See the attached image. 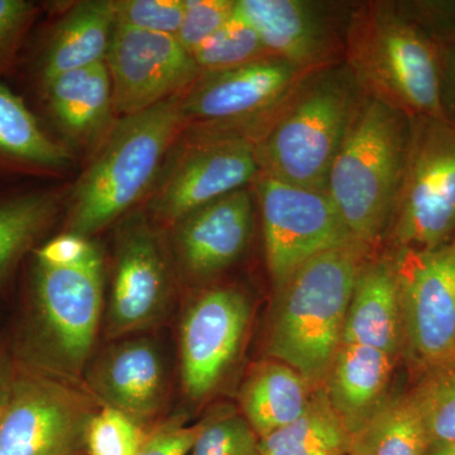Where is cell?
I'll list each match as a JSON object with an SVG mask.
<instances>
[{
  "label": "cell",
  "instance_id": "cell-1",
  "mask_svg": "<svg viewBox=\"0 0 455 455\" xmlns=\"http://www.w3.org/2000/svg\"><path fill=\"white\" fill-rule=\"evenodd\" d=\"M22 314L9 340L20 366L68 381L85 370L97 339L104 292L99 247L68 267L44 265L29 256Z\"/></svg>",
  "mask_w": 455,
  "mask_h": 455
},
{
  "label": "cell",
  "instance_id": "cell-2",
  "mask_svg": "<svg viewBox=\"0 0 455 455\" xmlns=\"http://www.w3.org/2000/svg\"><path fill=\"white\" fill-rule=\"evenodd\" d=\"M411 137V116L363 94L326 182L357 243L373 252L387 236Z\"/></svg>",
  "mask_w": 455,
  "mask_h": 455
},
{
  "label": "cell",
  "instance_id": "cell-3",
  "mask_svg": "<svg viewBox=\"0 0 455 455\" xmlns=\"http://www.w3.org/2000/svg\"><path fill=\"white\" fill-rule=\"evenodd\" d=\"M343 56L367 97L410 116L448 118L440 47L398 5H359L344 29Z\"/></svg>",
  "mask_w": 455,
  "mask_h": 455
},
{
  "label": "cell",
  "instance_id": "cell-4",
  "mask_svg": "<svg viewBox=\"0 0 455 455\" xmlns=\"http://www.w3.org/2000/svg\"><path fill=\"white\" fill-rule=\"evenodd\" d=\"M370 256L358 243L326 251L304 263L278 291L268 355L295 368L313 387L324 386L355 281Z\"/></svg>",
  "mask_w": 455,
  "mask_h": 455
},
{
  "label": "cell",
  "instance_id": "cell-5",
  "mask_svg": "<svg viewBox=\"0 0 455 455\" xmlns=\"http://www.w3.org/2000/svg\"><path fill=\"white\" fill-rule=\"evenodd\" d=\"M362 98L344 62L307 75L254 142L260 172L326 193L331 164Z\"/></svg>",
  "mask_w": 455,
  "mask_h": 455
},
{
  "label": "cell",
  "instance_id": "cell-6",
  "mask_svg": "<svg viewBox=\"0 0 455 455\" xmlns=\"http://www.w3.org/2000/svg\"><path fill=\"white\" fill-rule=\"evenodd\" d=\"M180 103L181 95L114 124L74 188L70 233L89 238L125 214L151 188L185 125Z\"/></svg>",
  "mask_w": 455,
  "mask_h": 455
},
{
  "label": "cell",
  "instance_id": "cell-7",
  "mask_svg": "<svg viewBox=\"0 0 455 455\" xmlns=\"http://www.w3.org/2000/svg\"><path fill=\"white\" fill-rule=\"evenodd\" d=\"M455 236V121L411 116L405 171L386 238L433 250Z\"/></svg>",
  "mask_w": 455,
  "mask_h": 455
},
{
  "label": "cell",
  "instance_id": "cell-8",
  "mask_svg": "<svg viewBox=\"0 0 455 455\" xmlns=\"http://www.w3.org/2000/svg\"><path fill=\"white\" fill-rule=\"evenodd\" d=\"M278 57L269 56L250 64L202 74L181 95L184 123L208 124L212 132L259 139L280 112L290 92L307 75Z\"/></svg>",
  "mask_w": 455,
  "mask_h": 455
},
{
  "label": "cell",
  "instance_id": "cell-9",
  "mask_svg": "<svg viewBox=\"0 0 455 455\" xmlns=\"http://www.w3.org/2000/svg\"><path fill=\"white\" fill-rule=\"evenodd\" d=\"M253 188L262 218L266 262L277 292L317 254L357 243L324 191L296 187L260 171Z\"/></svg>",
  "mask_w": 455,
  "mask_h": 455
},
{
  "label": "cell",
  "instance_id": "cell-10",
  "mask_svg": "<svg viewBox=\"0 0 455 455\" xmlns=\"http://www.w3.org/2000/svg\"><path fill=\"white\" fill-rule=\"evenodd\" d=\"M94 414L68 381L17 363L0 418V455H84Z\"/></svg>",
  "mask_w": 455,
  "mask_h": 455
},
{
  "label": "cell",
  "instance_id": "cell-11",
  "mask_svg": "<svg viewBox=\"0 0 455 455\" xmlns=\"http://www.w3.org/2000/svg\"><path fill=\"white\" fill-rule=\"evenodd\" d=\"M403 343L419 372L455 350V236L433 250H394Z\"/></svg>",
  "mask_w": 455,
  "mask_h": 455
},
{
  "label": "cell",
  "instance_id": "cell-12",
  "mask_svg": "<svg viewBox=\"0 0 455 455\" xmlns=\"http://www.w3.org/2000/svg\"><path fill=\"white\" fill-rule=\"evenodd\" d=\"M259 173L253 140L217 132L199 133L158 182L149 211L175 226L206 204L253 184Z\"/></svg>",
  "mask_w": 455,
  "mask_h": 455
},
{
  "label": "cell",
  "instance_id": "cell-13",
  "mask_svg": "<svg viewBox=\"0 0 455 455\" xmlns=\"http://www.w3.org/2000/svg\"><path fill=\"white\" fill-rule=\"evenodd\" d=\"M114 112L133 116L179 97L202 71L175 36L116 25L107 56Z\"/></svg>",
  "mask_w": 455,
  "mask_h": 455
},
{
  "label": "cell",
  "instance_id": "cell-14",
  "mask_svg": "<svg viewBox=\"0 0 455 455\" xmlns=\"http://www.w3.org/2000/svg\"><path fill=\"white\" fill-rule=\"evenodd\" d=\"M252 316L242 290L217 287L197 296L180 326V364L185 394L203 400L220 387L233 367Z\"/></svg>",
  "mask_w": 455,
  "mask_h": 455
},
{
  "label": "cell",
  "instance_id": "cell-15",
  "mask_svg": "<svg viewBox=\"0 0 455 455\" xmlns=\"http://www.w3.org/2000/svg\"><path fill=\"white\" fill-rule=\"evenodd\" d=\"M171 295L169 260L161 236L145 215H131L116 235L107 331L123 337L157 324Z\"/></svg>",
  "mask_w": 455,
  "mask_h": 455
},
{
  "label": "cell",
  "instance_id": "cell-16",
  "mask_svg": "<svg viewBox=\"0 0 455 455\" xmlns=\"http://www.w3.org/2000/svg\"><path fill=\"white\" fill-rule=\"evenodd\" d=\"M235 11L252 26L269 55L307 71L339 64L344 40L320 5L300 0H236Z\"/></svg>",
  "mask_w": 455,
  "mask_h": 455
},
{
  "label": "cell",
  "instance_id": "cell-17",
  "mask_svg": "<svg viewBox=\"0 0 455 455\" xmlns=\"http://www.w3.org/2000/svg\"><path fill=\"white\" fill-rule=\"evenodd\" d=\"M175 250L188 276L208 278L235 265L253 229V199L247 188L220 197L175 224Z\"/></svg>",
  "mask_w": 455,
  "mask_h": 455
},
{
  "label": "cell",
  "instance_id": "cell-18",
  "mask_svg": "<svg viewBox=\"0 0 455 455\" xmlns=\"http://www.w3.org/2000/svg\"><path fill=\"white\" fill-rule=\"evenodd\" d=\"M88 383L104 406L143 425L160 412L166 398V368L148 339L114 344L90 368Z\"/></svg>",
  "mask_w": 455,
  "mask_h": 455
},
{
  "label": "cell",
  "instance_id": "cell-19",
  "mask_svg": "<svg viewBox=\"0 0 455 455\" xmlns=\"http://www.w3.org/2000/svg\"><path fill=\"white\" fill-rule=\"evenodd\" d=\"M37 92L57 130L77 145H101L113 130L116 112L107 62L60 75Z\"/></svg>",
  "mask_w": 455,
  "mask_h": 455
},
{
  "label": "cell",
  "instance_id": "cell-20",
  "mask_svg": "<svg viewBox=\"0 0 455 455\" xmlns=\"http://www.w3.org/2000/svg\"><path fill=\"white\" fill-rule=\"evenodd\" d=\"M114 27V2L95 0L77 4L35 52L29 77L36 89L68 71L106 62Z\"/></svg>",
  "mask_w": 455,
  "mask_h": 455
},
{
  "label": "cell",
  "instance_id": "cell-21",
  "mask_svg": "<svg viewBox=\"0 0 455 455\" xmlns=\"http://www.w3.org/2000/svg\"><path fill=\"white\" fill-rule=\"evenodd\" d=\"M341 343L379 349L395 358L403 348V314L392 254L367 259L359 272Z\"/></svg>",
  "mask_w": 455,
  "mask_h": 455
},
{
  "label": "cell",
  "instance_id": "cell-22",
  "mask_svg": "<svg viewBox=\"0 0 455 455\" xmlns=\"http://www.w3.org/2000/svg\"><path fill=\"white\" fill-rule=\"evenodd\" d=\"M396 358L381 350L341 343L326 376L329 403L350 435L388 400Z\"/></svg>",
  "mask_w": 455,
  "mask_h": 455
},
{
  "label": "cell",
  "instance_id": "cell-23",
  "mask_svg": "<svg viewBox=\"0 0 455 455\" xmlns=\"http://www.w3.org/2000/svg\"><path fill=\"white\" fill-rule=\"evenodd\" d=\"M71 156L42 127L25 99L0 83V185L66 169Z\"/></svg>",
  "mask_w": 455,
  "mask_h": 455
},
{
  "label": "cell",
  "instance_id": "cell-24",
  "mask_svg": "<svg viewBox=\"0 0 455 455\" xmlns=\"http://www.w3.org/2000/svg\"><path fill=\"white\" fill-rule=\"evenodd\" d=\"M59 196L44 188L0 190V293L40 247L59 215Z\"/></svg>",
  "mask_w": 455,
  "mask_h": 455
},
{
  "label": "cell",
  "instance_id": "cell-25",
  "mask_svg": "<svg viewBox=\"0 0 455 455\" xmlns=\"http://www.w3.org/2000/svg\"><path fill=\"white\" fill-rule=\"evenodd\" d=\"M314 391L289 364L276 359L262 362L251 371L239 392L242 415L260 439L300 418Z\"/></svg>",
  "mask_w": 455,
  "mask_h": 455
},
{
  "label": "cell",
  "instance_id": "cell-26",
  "mask_svg": "<svg viewBox=\"0 0 455 455\" xmlns=\"http://www.w3.org/2000/svg\"><path fill=\"white\" fill-rule=\"evenodd\" d=\"M259 449L262 455H349L350 434L320 386L307 411L260 438Z\"/></svg>",
  "mask_w": 455,
  "mask_h": 455
},
{
  "label": "cell",
  "instance_id": "cell-27",
  "mask_svg": "<svg viewBox=\"0 0 455 455\" xmlns=\"http://www.w3.org/2000/svg\"><path fill=\"white\" fill-rule=\"evenodd\" d=\"M429 436L409 395L390 396L350 435L349 455H427Z\"/></svg>",
  "mask_w": 455,
  "mask_h": 455
},
{
  "label": "cell",
  "instance_id": "cell-28",
  "mask_svg": "<svg viewBox=\"0 0 455 455\" xmlns=\"http://www.w3.org/2000/svg\"><path fill=\"white\" fill-rule=\"evenodd\" d=\"M407 395L423 419L430 445L455 442V350L421 370Z\"/></svg>",
  "mask_w": 455,
  "mask_h": 455
},
{
  "label": "cell",
  "instance_id": "cell-29",
  "mask_svg": "<svg viewBox=\"0 0 455 455\" xmlns=\"http://www.w3.org/2000/svg\"><path fill=\"white\" fill-rule=\"evenodd\" d=\"M269 56L252 26L236 11L226 25L193 53L202 74L229 70Z\"/></svg>",
  "mask_w": 455,
  "mask_h": 455
},
{
  "label": "cell",
  "instance_id": "cell-30",
  "mask_svg": "<svg viewBox=\"0 0 455 455\" xmlns=\"http://www.w3.org/2000/svg\"><path fill=\"white\" fill-rule=\"evenodd\" d=\"M190 455H262L259 438L244 416L220 407L202 420V430Z\"/></svg>",
  "mask_w": 455,
  "mask_h": 455
},
{
  "label": "cell",
  "instance_id": "cell-31",
  "mask_svg": "<svg viewBox=\"0 0 455 455\" xmlns=\"http://www.w3.org/2000/svg\"><path fill=\"white\" fill-rule=\"evenodd\" d=\"M142 425L113 407L95 412L86 431L89 455H134L145 440Z\"/></svg>",
  "mask_w": 455,
  "mask_h": 455
},
{
  "label": "cell",
  "instance_id": "cell-32",
  "mask_svg": "<svg viewBox=\"0 0 455 455\" xmlns=\"http://www.w3.org/2000/svg\"><path fill=\"white\" fill-rule=\"evenodd\" d=\"M38 12L40 8L33 2L0 0V83L20 65Z\"/></svg>",
  "mask_w": 455,
  "mask_h": 455
},
{
  "label": "cell",
  "instance_id": "cell-33",
  "mask_svg": "<svg viewBox=\"0 0 455 455\" xmlns=\"http://www.w3.org/2000/svg\"><path fill=\"white\" fill-rule=\"evenodd\" d=\"M114 5L116 25L175 37L185 12V0H122Z\"/></svg>",
  "mask_w": 455,
  "mask_h": 455
},
{
  "label": "cell",
  "instance_id": "cell-34",
  "mask_svg": "<svg viewBox=\"0 0 455 455\" xmlns=\"http://www.w3.org/2000/svg\"><path fill=\"white\" fill-rule=\"evenodd\" d=\"M236 0H185L184 18L180 27V44L194 51L226 25L235 13Z\"/></svg>",
  "mask_w": 455,
  "mask_h": 455
},
{
  "label": "cell",
  "instance_id": "cell-35",
  "mask_svg": "<svg viewBox=\"0 0 455 455\" xmlns=\"http://www.w3.org/2000/svg\"><path fill=\"white\" fill-rule=\"evenodd\" d=\"M202 430V421L187 425L176 419L147 433L134 455H190Z\"/></svg>",
  "mask_w": 455,
  "mask_h": 455
},
{
  "label": "cell",
  "instance_id": "cell-36",
  "mask_svg": "<svg viewBox=\"0 0 455 455\" xmlns=\"http://www.w3.org/2000/svg\"><path fill=\"white\" fill-rule=\"evenodd\" d=\"M97 248L89 238L68 232L44 242L31 256L44 265L68 267L88 259Z\"/></svg>",
  "mask_w": 455,
  "mask_h": 455
},
{
  "label": "cell",
  "instance_id": "cell-37",
  "mask_svg": "<svg viewBox=\"0 0 455 455\" xmlns=\"http://www.w3.org/2000/svg\"><path fill=\"white\" fill-rule=\"evenodd\" d=\"M442 53L443 104L449 119L455 121V44L440 47Z\"/></svg>",
  "mask_w": 455,
  "mask_h": 455
},
{
  "label": "cell",
  "instance_id": "cell-38",
  "mask_svg": "<svg viewBox=\"0 0 455 455\" xmlns=\"http://www.w3.org/2000/svg\"><path fill=\"white\" fill-rule=\"evenodd\" d=\"M16 359L12 353L11 344L5 338H0V418L7 405L12 382L16 372Z\"/></svg>",
  "mask_w": 455,
  "mask_h": 455
},
{
  "label": "cell",
  "instance_id": "cell-39",
  "mask_svg": "<svg viewBox=\"0 0 455 455\" xmlns=\"http://www.w3.org/2000/svg\"><path fill=\"white\" fill-rule=\"evenodd\" d=\"M427 455H455V442L430 445Z\"/></svg>",
  "mask_w": 455,
  "mask_h": 455
}]
</instances>
